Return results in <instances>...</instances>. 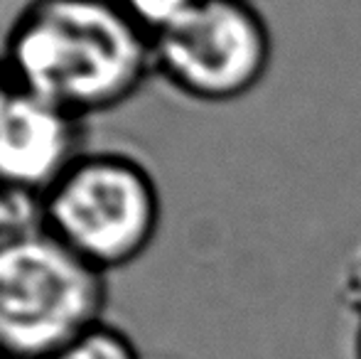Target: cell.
Returning <instances> with one entry per match:
<instances>
[{"label": "cell", "instance_id": "1", "mask_svg": "<svg viewBox=\"0 0 361 359\" xmlns=\"http://www.w3.org/2000/svg\"><path fill=\"white\" fill-rule=\"evenodd\" d=\"M13 87L76 121L133 99L152 64V39L118 0H30L5 37Z\"/></svg>", "mask_w": 361, "mask_h": 359}, {"label": "cell", "instance_id": "2", "mask_svg": "<svg viewBox=\"0 0 361 359\" xmlns=\"http://www.w3.org/2000/svg\"><path fill=\"white\" fill-rule=\"evenodd\" d=\"M106 273L42 226L0 236V359H47L104 320Z\"/></svg>", "mask_w": 361, "mask_h": 359}, {"label": "cell", "instance_id": "3", "mask_svg": "<svg viewBox=\"0 0 361 359\" xmlns=\"http://www.w3.org/2000/svg\"><path fill=\"white\" fill-rule=\"evenodd\" d=\"M160 192L123 153H81L39 200L37 219L72 254L109 273L150 249L160 226Z\"/></svg>", "mask_w": 361, "mask_h": 359}, {"label": "cell", "instance_id": "4", "mask_svg": "<svg viewBox=\"0 0 361 359\" xmlns=\"http://www.w3.org/2000/svg\"><path fill=\"white\" fill-rule=\"evenodd\" d=\"M271 57V30L251 0H197L152 37L155 72L180 94L209 104L256 89Z\"/></svg>", "mask_w": 361, "mask_h": 359}, {"label": "cell", "instance_id": "5", "mask_svg": "<svg viewBox=\"0 0 361 359\" xmlns=\"http://www.w3.org/2000/svg\"><path fill=\"white\" fill-rule=\"evenodd\" d=\"M79 123L64 111L13 89L0 106V187L42 200L79 158Z\"/></svg>", "mask_w": 361, "mask_h": 359}, {"label": "cell", "instance_id": "6", "mask_svg": "<svg viewBox=\"0 0 361 359\" xmlns=\"http://www.w3.org/2000/svg\"><path fill=\"white\" fill-rule=\"evenodd\" d=\"M47 359H140V352L123 330L101 320Z\"/></svg>", "mask_w": 361, "mask_h": 359}, {"label": "cell", "instance_id": "7", "mask_svg": "<svg viewBox=\"0 0 361 359\" xmlns=\"http://www.w3.org/2000/svg\"><path fill=\"white\" fill-rule=\"evenodd\" d=\"M197 0H118L130 20L147 37H157L177 23L185 13L195 8Z\"/></svg>", "mask_w": 361, "mask_h": 359}, {"label": "cell", "instance_id": "8", "mask_svg": "<svg viewBox=\"0 0 361 359\" xmlns=\"http://www.w3.org/2000/svg\"><path fill=\"white\" fill-rule=\"evenodd\" d=\"M349 293H352V303L357 308V312L361 315V254L354 264V271H352V283H349Z\"/></svg>", "mask_w": 361, "mask_h": 359}, {"label": "cell", "instance_id": "9", "mask_svg": "<svg viewBox=\"0 0 361 359\" xmlns=\"http://www.w3.org/2000/svg\"><path fill=\"white\" fill-rule=\"evenodd\" d=\"M13 82H10V77H8V69H5V62H3V57H0V106L8 101V96L13 94Z\"/></svg>", "mask_w": 361, "mask_h": 359}, {"label": "cell", "instance_id": "10", "mask_svg": "<svg viewBox=\"0 0 361 359\" xmlns=\"http://www.w3.org/2000/svg\"><path fill=\"white\" fill-rule=\"evenodd\" d=\"M354 359H361V315L357 325V337H354Z\"/></svg>", "mask_w": 361, "mask_h": 359}]
</instances>
